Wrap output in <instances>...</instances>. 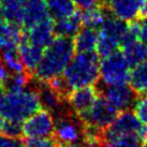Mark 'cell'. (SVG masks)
Returning <instances> with one entry per match:
<instances>
[{
    "label": "cell",
    "mask_w": 147,
    "mask_h": 147,
    "mask_svg": "<svg viewBox=\"0 0 147 147\" xmlns=\"http://www.w3.org/2000/svg\"><path fill=\"white\" fill-rule=\"evenodd\" d=\"M72 38L56 37L45 49L41 61L32 76L39 82H49L61 76L74 54Z\"/></svg>",
    "instance_id": "6da1fadb"
},
{
    "label": "cell",
    "mask_w": 147,
    "mask_h": 147,
    "mask_svg": "<svg viewBox=\"0 0 147 147\" xmlns=\"http://www.w3.org/2000/svg\"><path fill=\"white\" fill-rule=\"evenodd\" d=\"M62 78L67 89H74L92 86L100 78V61L97 53H78L67 65Z\"/></svg>",
    "instance_id": "7a4b0ae2"
},
{
    "label": "cell",
    "mask_w": 147,
    "mask_h": 147,
    "mask_svg": "<svg viewBox=\"0 0 147 147\" xmlns=\"http://www.w3.org/2000/svg\"><path fill=\"white\" fill-rule=\"evenodd\" d=\"M41 109L37 89H24L17 92L7 91L0 101V117L23 123Z\"/></svg>",
    "instance_id": "3957f363"
},
{
    "label": "cell",
    "mask_w": 147,
    "mask_h": 147,
    "mask_svg": "<svg viewBox=\"0 0 147 147\" xmlns=\"http://www.w3.org/2000/svg\"><path fill=\"white\" fill-rule=\"evenodd\" d=\"M130 65L123 52L116 51L100 62V76L106 86L127 84L130 78Z\"/></svg>",
    "instance_id": "277c9868"
},
{
    "label": "cell",
    "mask_w": 147,
    "mask_h": 147,
    "mask_svg": "<svg viewBox=\"0 0 147 147\" xmlns=\"http://www.w3.org/2000/svg\"><path fill=\"white\" fill-rule=\"evenodd\" d=\"M117 115L118 112L111 105L102 94H100L92 106L78 114V117L84 126L94 127L99 130L104 131L114 121Z\"/></svg>",
    "instance_id": "5b68a950"
},
{
    "label": "cell",
    "mask_w": 147,
    "mask_h": 147,
    "mask_svg": "<svg viewBox=\"0 0 147 147\" xmlns=\"http://www.w3.org/2000/svg\"><path fill=\"white\" fill-rule=\"evenodd\" d=\"M23 135L27 139L54 138L55 120L49 110H39L23 123Z\"/></svg>",
    "instance_id": "8992f818"
},
{
    "label": "cell",
    "mask_w": 147,
    "mask_h": 147,
    "mask_svg": "<svg viewBox=\"0 0 147 147\" xmlns=\"http://www.w3.org/2000/svg\"><path fill=\"white\" fill-rule=\"evenodd\" d=\"M141 128L142 123L134 113L130 110L123 111L118 113L114 121L104 130L103 140L105 142L128 135H138Z\"/></svg>",
    "instance_id": "52a82bcc"
},
{
    "label": "cell",
    "mask_w": 147,
    "mask_h": 147,
    "mask_svg": "<svg viewBox=\"0 0 147 147\" xmlns=\"http://www.w3.org/2000/svg\"><path fill=\"white\" fill-rule=\"evenodd\" d=\"M100 92L118 113L129 110L138 99L135 91L127 84L107 86L104 91L100 90Z\"/></svg>",
    "instance_id": "ba28073f"
},
{
    "label": "cell",
    "mask_w": 147,
    "mask_h": 147,
    "mask_svg": "<svg viewBox=\"0 0 147 147\" xmlns=\"http://www.w3.org/2000/svg\"><path fill=\"white\" fill-rule=\"evenodd\" d=\"M147 0H103V5L123 22H132L140 17L141 9Z\"/></svg>",
    "instance_id": "9c48e42d"
},
{
    "label": "cell",
    "mask_w": 147,
    "mask_h": 147,
    "mask_svg": "<svg viewBox=\"0 0 147 147\" xmlns=\"http://www.w3.org/2000/svg\"><path fill=\"white\" fill-rule=\"evenodd\" d=\"M54 25L55 20L49 15L31 28L25 29L23 31V37L30 43L42 49H46L54 40Z\"/></svg>",
    "instance_id": "30bf717a"
},
{
    "label": "cell",
    "mask_w": 147,
    "mask_h": 147,
    "mask_svg": "<svg viewBox=\"0 0 147 147\" xmlns=\"http://www.w3.org/2000/svg\"><path fill=\"white\" fill-rule=\"evenodd\" d=\"M101 94L100 89L94 85L72 90L69 94L67 101L76 115L81 114L92 106L96 100Z\"/></svg>",
    "instance_id": "8fae6325"
},
{
    "label": "cell",
    "mask_w": 147,
    "mask_h": 147,
    "mask_svg": "<svg viewBox=\"0 0 147 147\" xmlns=\"http://www.w3.org/2000/svg\"><path fill=\"white\" fill-rule=\"evenodd\" d=\"M82 136V128L78 127V123L69 115L60 116L55 123L54 138L58 143H76Z\"/></svg>",
    "instance_id": "7c38bea8"
},
{
    "label": "cell",
    "mask_w": 147,
    "mask_h": 147,
    "mask_svg": "<svg viewBox=\"0 0 147 147\" xmlns=\"http://www.w3.org/2000/svg\"><path fill=\"white\" fill-rule=\"evenodd\" d=\"M49 15L45 0H25L23 12V26L25 29L31 28Z\"/></svg>",
    "instance_id": "4fadbf2b"
},
{
    "label": "cell",
    "mask_w": 147,
    "mask_h": 147,
    "mask_svg": "<svg viewBox=\"0 0 147 147\" xmlns=\"http://www.w3.org/2000/svg\"><path fill=\"white\" fill-rule=\"evenodd\" d=\"M18 53L26 71L33 74L34 70L37 69V67L43 57V54H44L43 49L30 43L24 37H22L21 43L18 45Z\"/></svg>",
    "instance_id": "5bb4252c"
},
{
    "label": "cell",
    "mask_w": 147,
    "mask_h": 147,
    "mask_svg": "<svg viewBox=\"0 0 147 147\" xmlns=\"http://www.w3.org/2000/svg\"><path fill=\"white\" fill-rule=\"evenodd\" d=\"M98 38L99 32L96 29L84 26L73 38L74 49L78 53H94L97 49Z\"/></svg>",
    "instance_id": "9a60e30c"
},
{
    "label": "cell",
    "mask_w": 147,
    "mask_h": 147,
    "mask_svg": "<svg viewBox=\"0 0 147 147\" xmlns=\"http://www.w3.org/2000/svg\"><path fill=\"white\" fill-rule=\"evenodd\" d=\"M23 37L20 26L7 21L0 23V51L16 49Z\"/></svg>",
    "instance_id": "2e32d148"
},
{
    "label": "cell",
    "mask_w": 147,
    "mask_h": 147,
    "mask_svg": "<svg viewBox=\"0 0 147 147\" xmlns=\"http://www.w3.org/2000/svg\"><path fill=\"white\" fill-rule=\"evenodd\" d=\"M81 28H82L81 12L76 11L71 16L55 21L54 32L57 37L74 38V36L78 32Z\"/></svg>",
    "instance_id": "e0dca14e"
},
{
    "label": "cell",
    "mask_w": 147,
    "mask_h": 147,
    "mask_svg": "<svg viewBox=\"0 0 147 147\" xmlns=\"http://www.w3.org/2000/svg\"><path fill=\"white\" fill-rule=\"evenodd\" d=\"M37 91L39 94L41 104L49 111L58 110L61 106L62 102L65 100L61 94L57 92L53 87H51L47 83L39 82Z\"/></svg>",
    "instance_id": "ac0fdd59"
},
{
    "label": "cell",
    "mask_w": 147,
    "mask_h": 147,
    "mask_svg": "<svg viewBox=\"0 0 147 147\" xmlns=\"http://www.w3.org/2000/svg\"><path fill=\"white\" fill-rule=\"evenodd\" d=\"M123 53L130 67H135L147 60V44L140 39L123 46Z\"/></svg>",
    "instance_id": "d6986e66"
},
{
    "label": "cell",
    "mask_w": 147,
    "mask_h": 147,
    "mask_svg": "<svg viewBox=\"0 0 147 147\" xmlns=\"http://www.w3.org/2000/svg\"><path fill=\"white\" fill-rule=\"evenodd\" d=\"M25 0H0L4 20L11 24L23 26Z\"/></svg>",
    "instance_id": "ffe728a7"
},
{
    "label": "cell",
    "mask_w": 147,
    "mask_h": 147,
    "mask_svg": "<svg viewBox=\"0 0 147 147\" xmlns=\"http://www.w3.org/2000/svg\"><path fill=\"white\" fill-rule=\"evenodd\" d=\"M131 88L139 96H147V60L133 67L130 72Z\"/></svg>",
    "instance_id": "44dd1931"
},
{
    "label": "cell",
    "mask_w": 147,
    "mask_h": 147,
    "mask_svg": "<svg viewBox=\"0 0 147 147\" xmlns=\"http://www.w3.org/2000/svg\"><path fill=\"white\" fill-rule=\"evenodd\" d=\"M106 15H107L106 8L102 5H98V7L85 10L84 12H81L82 25L88 28L100 29L105 21Z\"/></svg>",
    "instance_id": "7402d4cb"
},
{
    "label": "cell",
    "mask_w": 147,
    "mask_h": 147,
    "mask_svg": "<svg viewBox=\"0 0 147 147\" xmlns=\"http://www.w3.org/2000/svg\"><path fill=\"white\" fill-rule=\"evenodd\" d=\"M46 3L51 16L56 21L69 17L76 12V7L72 0H49Z\"/></svg>",
    "instance_id": "603a6c76"
},
{
    "label": "cell",
    "mask_w": 147,
    "mask_h": 147,
    "mask_svg": "<svg viewBox=\"0 0 147 147\" xmlns=\"http://www.w3.org/2000/svg\"><path fill=\"white\" fill-rule=\"evenodd\" d=\"M0 52H1L0 60L7 65V68L10 70L11 73H22L26 71L25 65L20 56V53L16 51V49H4Z\"/></svg>",
    "instance_id": "cb8c5ba5"
},
{
    "label": "cell",
    "mask_w": 147,
    "mask_h": 147,
    "mask_svg": "<svg viewBox=\"0 0 147 147\" xmlns=\"http://www.w3.org/2000/svg\"><path fill=\"white\" fill-rule=\"evenodd\" d=\"M32 74L25 71L22 73H12L3 85L4 89L10 92H17L24 90L32 78Z\"/></svg>",
    "instance_id": "d4e9b609"
},
{
    "label": "cell",
    "mask_w": 147,
    "mask_h": 147,
    "mask_svg": "<svg viewBox=\"0 0 147 147\" xmlns=\"http://www.w3.org/2000/svg\"><path fill=\"white\" fill-rule=\"evenodd\" d=\"M118 46L119 43L115 41L114 39H112L106 34L99 32L98 43H97V49H96V53L99 56V58L103 59V58L110 56L111 54L117 51Z\"/></svg>",
    "instance_id": "484cf974"
},
{
    "label": "cell",
    "mask_w": 147,
    "mask_h": 147,
    "mask_svg": "<svg viewBox=\"0 0 147 147\" xmlns=\"http://www.w3.org/2000/svg\"><path fill=\"white\" fill-rule=\"evenodd\" d=\"M23 123H17L11 119L0 117V133L8 136L18 138L23 134Z\"/></svg>",
    "instance_id": "4316f807"
},
{
    "label": "cell",
    "mask_w": 147,
    "mask_h": 147,
    "mask_svg": "<svg viewBox=\"0 0 147 147\" xmlns=\"http://www.w3.org/2000/svg\"><path fill=\"white\" fill-rule=\"evenodd\" d=\"M142 145L138 135H128L104 142V147H143Z\"/></svg>",
    "instance_id": "83f0119b"
},
{
    "label": "cell",
    "mask_w": 147,
    "mask_h": 147,
    "mask_svg": "<svg viewBox=\"0 0 147 147\" xmlns=\"http://www.w3.org/2000/svg\"><path fill=\"white\" fill-rule=\"evenodd\" d=\"M133 112L141 123L147 126V96H140V98L136 99L133 105Z\"/></svg>",
    "instance_id": "f1b7e54d"
},
{
    "label": "cell",
    "mask_w": 147,
    "mask_h": 147,
    "mask_svg": "<svg viewBox=\"0 0 147 147\" xmlns=\"http://www.w3.org/2000/svg\"><path fill=\"white\" fill-rule=\"evenodd\" d=\"M58 142L55 138L45 139H27L26 147H57Z\"/></svg>",
    "instance_id": "f546056e"
},
{
    "label": "cell",
    "mask_w": 147,
    "mask_h": 147,
    "mask_svg": "<svg viewBox=\"0 0 147 147\" xmlns=\"http://www.w3.org/2000/svg\"><path fill=\"white\" fill-rule=\"evenodd\" d=\"M0 147H26V141L21 136L13 138L0 133Z\"/></svg>",
    "instance_id": "4dcf8cb0"
},
{
    "label": "cell",
    "mask_w": 147,
    "mask_h": 147,
    "mask_svg": "<svg viewBox=\"0 0 147 147\" xmlns=\"http://www.w3.org/2000/svg\"><path fill=\"white\" fill-rule=\"evenodd\" d=\"M75 4V7L81 9L83 11L88 10V9L94 8L98 5H103V0H72Z\"/></svg>",
    "instance_id": "1f68e13d"
},
{
    "label": "cell",
    "mask_w": 147,
    "mask_h": 147,
    "mask_svg": "<svg viewBox=\"0 0 147 147\" xmlns=\"http://www.w3.org/2000/svg\"><path fill=\"white\" fill-rule=\"evenodd\" d=\"M139 22V39L147 44V16L138 18Z\"/></svg>",
    "instance_id": "d6a6232c"
},
{
    "label": "cell",
    "mask_w": 147,
    "mask_h": 147,
    "mask_svg": "<svg viewBox=\"0 0 147 147\" xmlns=\"http://www.w3.org/2000/svg\"><path fill=\"white\" fill-rule=\"evenodd\" d=\"M10 76H11L10 70L7 68V65H4L3 62L0 60V84L4 85Z\"/></svg>",
    "instance_id": "836d02e7"
},
{
    "label": "cell",
    "mask_w": 147,
    "mask_h": 147,
    "mask_svg": "<svg viewBox=\"0 0 147 147\" xmlns=\"http://www.w3.org/2000/svg\"><path fill=\"white\" fill-rule=\"evenodd\" d=\"M138 136H139L140 141L142 143H146L147 142V126H142L141 130L139 131L138 133Z\"/></svg>",
    "instance_id": "e575fe53"
},
{
    "label": "cell",
    "mask_w": 147,
    "mask_h": 147,
    "mask_svg": "<svg viewBox=\"0 0 147 147\" xmlns=\"http://www.w3.org/2000/svg\"><path fill=\"white\" fill-rule=\"evenodd\" d=\"M57 147H84L83 144L78 143H58Z\"/></svg>",
    "instance_id": "d590c367"
},
{
    "label": "cell",
    "mask_w": 147,
    "mask_h": 147,
    "mask_svg": "<svg viewBox=\"0 0 147 147\" xmlns=\"http://www.w3.org/2000/svg\"><path fill=\"white\" fill-rule=\"evenodd\" d=\"M4 87L2 84H0V101L2 100V98H3V96H4Z\"/></svg>",
    "instance_id": "8d00e7d4"
},
{
    "label": "cell",
    "mask_w": 147,
    "mask_h": 147,
    "mask_svg": "<svg viewBox=\"0 0 147 147\" xmlns=\"http://www.w3.org/2000/svg\"><path fill=\"white\" fill-rule=\"evenodd\" d=\"M4 16H3V12H2V8H1V4H0V23L4 22Z\"/></svg>",
    "instance_id": "74e56055"
},
{
    "label": "cell",
    "mask_w": 147,
    "mask_h": 147,
    "mask_svg": "<svg viewBox=\"0 0 147 147\" xmlns=\"http://www.w3.org/2000/svg\"><path fill=\"white\" fill-rule=\"evenodd\" d=\"M143 147H147V142H146V143L143 144Z\"/></svg>",
    "instance_id": "f35d334b"
},
{
    "label": "cell",
    "mask_w": 147,
    "mask_h": 147,
    "mask_svg": "<svg viewBox=\"0 0 147 147\" xmlns=\"http://www.w3.org/2000/svg\"><path fill=\"white\" fill-rule=\"evenodd\" d=\"M45 1H46V2H47V1H49V0H45Z\"/></svg>",
    "instance_id": "ab89813d"
}]
</instances>
